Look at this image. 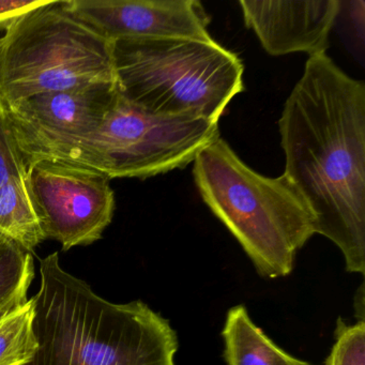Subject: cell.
I'll return each instance as SVG.
<instances>
[{
    "mask_svg": "<svg viewBox=\"0 0 365 365\" xmlns=\"http://www.w3.org/2000/svg\"><path fill=\"white\" fill-rule=\"evenodd\" d=\"M68 10L110 41L125 38L213 40L197 0H66Z\"/></svg>",
    "mask_w": 365,
    "mask_h": 365,
    "instance_id": "9c48e42d",
    "label": "cell"
},
{
    "mask_svg": "<svg viewBox=\"0 0 365 365\" xmlns=\"http://www.w3.org/2000/svg\"><path fill=\"white\" fill-rule=\"evenodd\" d=\"M115 84L113 41L68 10L66 0L16 18L0 38V102Z\"/></svg>",
    "mask_w": 365,
    "mask_h": 365,
    "instance_id": "5b68a950",
    "label": "cell"
},
{
    "mask_svg": "<svg viewBox=\"0 0 365 365\" xmlns=\"http://www.w3.org/2000/svg\"><path fill=\"white\" fill-rule=\"evenodd\" d=\"M227 365H312L290 356L258 328L243 305L228 311L223 333Z\"/></svg>",
    "mask_w": 365,
    "mask_h": 365,
    "instance_id": "8fae6325",
    "label": "cell"
},
{
    "mask_svg": "<svg viewBox=\"0 0 365 365\" xmlns=\"http://www.w3.org/2000/svg\"><path fill=\"white\" fill-rule=\"evenodd\" d=\"M247 29H253L272 56L324 54L329 35L341 11L339 0H262L239 3Z\"/></svg>",
    "mask_w": 365,
    "mask_h": 365,
    "instance_id": "30bf717a",
    "label": "cell"
},
{
    "mask_svg": "<svg viewBox=\"0 0 365 365\" xmlns=\"http://www.w3.org/2000/svg\"><path fill=\"white\" fill-rule=\"evenodd\" d=\"M46 1V0H35V1L0 0V33H5L16 18L29 10L40 7Z\"/></svg>",
    "mask_w": 365,
    "mask_h": 365,
    "instance_id": "e0dca14e",
    "label": "cell"
},
{
    "mask_svg": "<svg viewBox=\"0 0 365 365\" xmlns=\"http://www.w3.org/2000/svg\"><path fill=\"white\" fill-rule=\"evenodd\" d=\"M33 299L0 318V365H24L37 351Z\"/></svg>",
    "mask_w": 365,
    "mask_h": 365,
    "instance_id": "5bb4252c",
    "label": "cell"
},
{
    "mask_svg": "<svg viewBox=\"0 0 365 365\" xmlns=\"http://www.w3.org/2000/svg\"><path fill=\"white\" fill-rule=\"evenodd\" d=\"M113 61L118 95L153 114L219 123L232 98L245 91L242 63L215 40L117 39Z\"/></svg>",
    "mask_w": 365,
    "mask_h": 365,
    "instance_id": "277c9868",
    "label": "cell"
},
{
    "mask_svg": "<svg viewBox=\"0 0 365 365\" xmlns=\"http://www.w3.org/2000/svg\"><path fill=\"white\" fill-rule=\"evenodd\" d=\"M220 138L219 123L147 112L117 96L100 127L65 163L115 178L146 179L180 170Z\"/></svg>",
    "mask_w": 365,
    "mask_h": 365,
    "instance_id": "8992f818",
    "label": "cell"
},
{
    "mask_svg": "<svg viewBox=\"0 0 365 365\" xmlns=\"http://www.w3.org/2000/svg\"><path fill=\"white\" fill-rule=\"evenodd\" d=\"M334 339V345L324 365H365L364 319L348 324L339 318Z\"/></svg>",
    "mask_w": 365,
    "mask_h": 365,
    "instance_id": "9a60e30c",
    "label": "cell"
},
{
    "mask_svg": "<svg viewBox=\"0 0 365 365\" xmlns=\"http://www.w3.org/2000/svg\"><path fill=\"white\" fill-rule=\"evenodd\" d=\"M26 182L46 240L61 243L63 251L93 245L112 223L115 193L102 173L40 161L27 168Z\"/></svg>",
    "mask_w": 365,
    "mask_h": 365,
    "instance_id": "52a82bcc",
    "label": "cell"
},
{
    "mask_svg": "<svg viewBox=\"0 0 365 365\" xmlns=\"http://www.w3.org/2000/svg\"><path fill=\"white\" fill-rule=\"evenodd\" d=\"M34 332L24 365H176V332L146 303H112L68 273L57 252L40 262Z\"/></svg>",
    "mask_w": 365,
    "mask_h": 365,
    "instance_id": "7a4b0ae2",
    "label": "cell"
},
{
    "mask_svg": "<svg viewBox=\"0 0 365 365\" xmlns=\"http://www.w3.org/2000/svg\"><path fill=\"white\" fill-rule=\"evenodd\" d=\"M0 235L29 253L46 240L26 178H11L0 187Z\"/></svg>",
    "mask_w": 365,
    "mask_h": 365,
    "instance_id": "7c38bea8",
    "label": "cell"
},
{
    "mask_svg": "<svg viewBox=\"0 0 365 365\" xmlns=\"http://www.w3.org/2000/svg\"><path fill=\"white\" fill-rule=\"evenodd\" d=\"M205 204L268 279L287 277L297 252L316 234L311 209L285 175L269 178L250 168L217 138L194 160Z\"/></svg>",
    "mask_w": 365,
    "mask_h": 365,
    "instance_id": "3957f363",
    "label": "cell"
},
{
    "mask_svg": "<svg viewBox=\"0 0 365 365\" xmlns=\"http://www.w3.org/2000/svg\"><path fill=\"white\" fill-rule=\"evenodd\" d=\"M27 166L16 146L0 102V187L11 178H26Z\"/></svg>",
    "mask_w": 365,
    "mask_h": 365,
    "instance_id": "2e32d148",
    "label": "cell"
},
{
    "mask_svg": "<svg viewBox=\"0 0 365 365\" xmlns=\"http://www.w3.org/2000/svg\"><path fill=\"white\" fill-rule=\"evenodd\" d=\"M33 279L31 253L0 235V318L29 300Z\"/></svg>",
    "mask_w": 365,
    "mask_h": 365,
    "instance_id": "4fadbf2b",
    "label": "cell"
},
{
    "mask_svg": "<svg viewBox=\"0 0 365 365\" xmlns=\"http://www.w3.org/2000/svg\"><path fill=\"white\" fill-rule=\"evenodd\" d=\"M284 175L311 209L316 234L365 272V84L324 54L309 57L279 120Z\"/></svg>",
    "mask_w": 365,
    "mask_h": 365,
    "instance_id": "6da1fadb",
    "label": "cell"
},
{
    "mask_svg": "<svg viewBox=\"0 0 365 365\" xmlns=\"http://www.w3.org/2000/svg\"><path fill=\"white\" fill-rule=\"evenodd\" d=\"M117 96L116 84H96L3 106L27 168L40 161H67L100 127Z\"/></svg>",
    "mask_w": 365,
    "mask_h": 365,
    "instance_id": "ba28073f",
    "label": "cell"
}]
</instances>
